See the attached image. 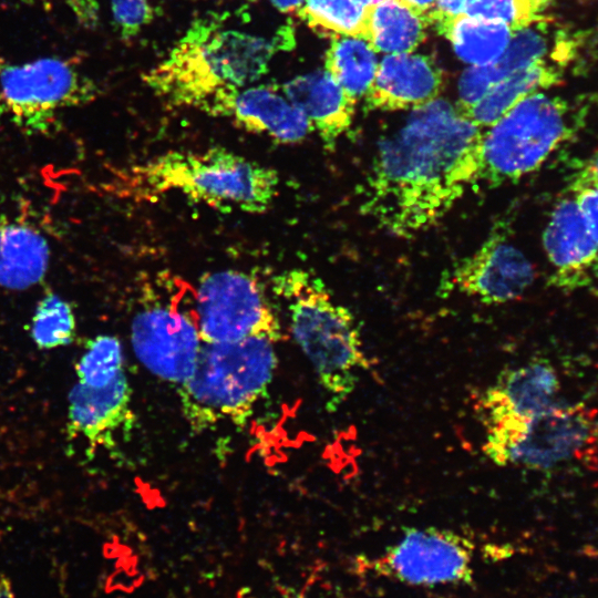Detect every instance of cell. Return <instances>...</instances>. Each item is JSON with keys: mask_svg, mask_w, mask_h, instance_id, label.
Instances as JSON below:
<instances>
[{"mask_svg": "<svg viewBox=\"0 0 598 598\" xmlns=\"http://www.w3.org/2000/svg\"><path fill=\"white\" fill-rule=\"evenodd\" d=\"M483 130L443 99L413 109L383 138L363 183L360 212L390 235L414 237L476 182Z\"/></svg>", "mask_w": 598, "mask_h": 598, "instance_id": "cell-1", "label": "cell"}, {"mask_svg": "<svg viewBox=\"0 0 598 598\" xmlns=\"http://www.w3.org/2000/svg\"><path fill=\"white\" fill-rule=\"evenodd\" d=\"M292 44L289 27L265 38L226 29L217 17L200 18L143 79L171 104L216 116L229 94L261 78L275 54Z\"/></svg>", "mask_w": 598, "mask_h": 598, "instance_id": "cell-2", "label": "cell"}, {"mask_svg": "<svg viewBox=\"0 0 598 598\" xmlns=\"http://www.w3.org/2000/svg\"><path fill=\"white\" fill-rule=\"evenodd\" d=\"M277 342L266 336L202 342L192 375L178 386L183 415L194 432L223 421L246 423L274 378Z\"/></svg>", "mask_w": 598, "mask_h": 598, "instance_id": "cell-3", "label": "cell"}, {"mask_svg": "<svg viewBox=\"0 0 598 598\" xmlns=\"http://www.w3.org/2000/svg\"><path fill=\"white\" fill-rule=\"evenodd\" d=\"M276 290L289 301L296 342L333 404H339L354 390L358 371L369 368L354 317L303 270L278 276Z\"/></svg>", "mask_w": 598, "mask_h": 598, "instance_id": "cell-4", "label": "cell"}, {"mask_svg": "<svg viewBox=\"0 0 598 598\" xmlns=\"http://www.w3.org/2000/svg\"><path fill=\"white\" fill-rule=\"evenodd\" d=\"M136 177L148 195L178 189L194 202L247 213L266 212L279 183L276 169L221 146L168 152L136 168Z\"/></svg>", "mask_w": 598, "mask_h": 598, "instance_id": "cell-5", "label": "cell"}, {"mask_svg": "<svg viewBox=\"0 0 598 598\" xmlns=\"http://www.w3.org/2000/svg\"><path fill=\"white\" fill-rule=\"evenodd\" d=\"M566 101L527 95L483 131L476 182L497 187L536 171L573 134Z\"/></svg>", "mask_w": 598, "mask_h": 598, "instance_id": "cell-6", "label": "cell"}, {"mask_svg": "<svg viewBox=\"0 0 598 598\" xmlns=\"http://www.w3.org/2000/svg\"><path fill=\"white\" fill-rule=\"evenodd\" d=\"M95 82L71 58L0 60V117L27 134H48L59 116L96 99Z\"/></svg>", "mask_w": 598, "mask_h": 598, "instance_id": "cell-7", "label": "cell"}, {"mask_svg": "<svg viewBox=\"0 0 598 598\" xmlns=\"http://www.w3.org/2000/svg\"><path fill=\"white\" fill-rule=\"evenodd\" d=\"M474 546L444 528H408L380 555L358 559L367 574L415 587L468 585L473 580Z\"/></svg>", "mask_w": 598, "mask_h": 598, "instance_id": "cell-8", "label": "cell"}, {"mask_svg": "<svg viewBox=\"0 0 598 598\" xmlns=\"http://www.w3.org/2000/svg\"><path fill=\"white\" fill-rule=\"evenodd\" d=\"M203 343L236 342L266 336L276 341L281 328L264 290L252 276L237 270L205 275L195 293Z\"/></svg>", "mask_w": 598, "mask_h": 598, "instance_id": "cell-9", "label": "cell"}, {"mask_svg": "<svg viewBox=\"0 0 598 598\" xmlns=\"http://www.w3.org/2000/svg\"><path fill=\"white\" fill-rule=\"evenodd\" d=\"M598 447V420L584 404L555 402L526 420L496 457L497 465L550 470L584 461Z\"/></svg>", "mask_w": 598, "mask_h": 598, "instance_id": "cell-10", "label": "cell"}, {"mask_svg": "<svg viewBox=\"0 0 598 598\" xmlns=\"http://www.w3.org/2000/svg\"><path fill=\"white\" fill-rule=\"evenodd\" d=\"M183 291L168 303L145 306L131 327L132 347L141 363L162 380L178 384L192 375L202 346L196 313L178 306Z\"/></svg>", "mask_w": 598, "mask_h": 598, "instance_id": "cell-11", "label": "cell"}, {"mask_svg": "<svg viewBox=\"0 0 598 598\" xmlns=\"http://www.w3.org/2000/svg\"><path fill=\"white\" fill-rule=\"evenodd\" d=\"M534 278L529 259L504 229H496L477 250L458 262L451 282L464 295L486 305H499L518 299Z\"/></svg>", "mask_w": 598, "mask_h": 598, "instance_id": "cell-12", "label": "cell"}, {"mask_svg": "<svg viewBox=\"0 0 598 598\" xmlns=\"http://www.w3.org/2000/svg\"><path fill=\"white\" fill-rule=\"evenodd\" d=\"M543 246L554 287L574 291L594 282L598 275V243L569 194L560 197L551 209L543 233Z\"/></svg>", "mask_w": 598, "mask_h": 598, "instance_id": "cell-13", "label": "cell"}, {"mask_svg": "<svg viewBox=\"0 0 598 598\" xmlns=\"http://www.w3.org/2000/svg\"><path fill=\"white\" fill-rule=\"evenodd\" d=\"M559 381L551 364L543 359L503 371L478 402L485 429L524 421L556 401Z\"/></svg>", "mask_w": 598, "mask_h": 598, "instance_id": "cell-14", "label": "cell"}, {"mask_svg": "<svg viewBox=\"0 0 598 598\" xmlns=\"http://www.w3.org/2000/svg\"><path fill=\"white\" fill-rule=\"evenodd\" d=\"M443 84V72L430 56L386 55L364 95L365 106L381 111L413 110L437 99Z\"/></svg>", "mask_w": 598, "mask_h": 598, "instance_id": "cell-15", "label": "cell"}, {"mask_svg": "<svg viewBox=\"0 0 598 598\" xmlns=\"http://www.w3.org/2000/svg\"><path fill=\"white\" fill-rule=\"evenodd\" d=\"M221 116L230 117L240 128L265 134L282 144L302 142L313 126L276 85H257L237 90Z\"/></svg>", "mask_w": 598, "mask_h": 598, "instance_id": "cell-16", "label": "cell"}, {"mask_svg": "<svg viewBox=\"0 0 598 598\" xmlns=\"http://www.w3.org/2000/svg\"><path fill=\"white\" fill-rule=\"evenodd\" d=\"M131 395L125 371L103 388L76 383L69 393L68 431L92 448L113 445V434L131 417Z\"/></svg>", "mask_w": 598, "mask_h": 598, "instance_id": "cell-17", "label": "cell"}, {"mask_svg": "<svg viewBox=\"0 0 598 598\" xmlns=\"http://www.w3.org/2000/svg\"><path fill=\"white\" fill-rule=\"evenodd\" d=\"M281 91L306 114L326 150L333 151L339 137L351 126L357 102L327 70L297 76L282 84Z\"/></svg>", "mask_w": 598, "mask_h": 598, "instance_id": "cell-18", "label": "cell"}, {"mask_svg": "<svg viewBox=\"0 0 598 598\" xmlns=\"http://www.w3.org/2000/svg\"><path fill=\"white\" fill-rule=\"evenodd\" d=\"M50 246L34 227L20 221L0 223V287L25 290L48 271Z\"/></svg>", "mask_w": 598, "mask_h": 598, "instance_id": "cell-19", "label": "cell"}, {"mask_svg": "<svg viewBox=\"0 0 598 598\" xmlns=\"http://www.w3.org/2000/svg\"><path fill=\"white\" fill-rule=\"evenodd\" d=\"M430 24L446 37L464 62L488 65L496 62L507 49L513 30L505 23L460 14L431 16Z\"/></svg>", "mask_w": 598, "mask_h": 598, "instance_id": "cell-20", "label": "cell"}, {"mask_svg": "<svg viewBox=\"0 0 598 598\" xmlns=\"http://www.w3.org/2000/svg\"><path fill=\"white\" fill-rule=\"evenodd\" d=\"M561 75L559 64L537 62L497 82L461 115L482 128L488 127L527 95L558 84Z\"/></svg>", "mask_w": 598, "mask_h": 598, "instance_id": "cell-21", "label": "cell"}, {"mask_svg": "<svg viewBox=\"0 0 598 598\" xmlns=\"http://www.w3.org/2000/svg\"><path fill=\"white\" fill-rule=\"evenodd\" d=\"M426 17L399 0L370 7L367 41L375 52L410 53L426 38Z\"/></svg>", "mask_w": 598, "mask_h": 598, "instance_id": "cell-22", "label": "cell"}, {"mask_svg": "<svg viewBox=\"0 0 598 598\" xmlns=\"http://www.w3.org/2000/svg\"><path fill=\"white\" fill-rule=\"evenodd\" d=\"M326 53V70L358 102L369 91L378 69L374 49L358 37L342 35L331 39Z\"/></svg>", "mask_w": 598, "mask_h": 598, "instance_id": "cell-23", "label": "cell"}, {"mask_svg": "<svg viewBox=\"0 0 598 598\" xmlns=\"http://www.w3.org/2000/svg\"><path fill=\"white\" fill-rule=\"evenodd\" d=\"M370 7L354 0H305L297 14L320 37L367 40Z\"/></svg>", "mask_w": 598, "mask_h": 598, "instance_id": "cell-24", "label": "cell"}, {"mask_svg": "<svg viewBox=\"0 0 598 598\" xmlns=\"http://www.w3.org/2000/svg\"><path fill=\"white\" fill-rule=\"evenodd\" d=\"M549 21L543 19L513 31L509 44L503 55L496 62L485 65L493 86L516 71L546 61L545 56L550 51H556L567 43V41L559 40L551 47L549 44Z\"/></svg>", "mask_w": 598, "mask_h": 598, "instance_id": "cell-25", "label": "cell"}, {"mask_svg": "<svg viewBox=\"0 0 598 598\" xmlns=\"http://www.w3.org/2000/svg\"><path fill=\"white\" fill-rule=\"evenodd\" d=\"M75 327L70 302L54 292H48L35 307L30 334L38 348L50 350L70 344L75 337Z\"/></svg>", "mask_w": 598, "mask_h": 598, "instance_id": "cell-26", "label": "cell"}, {"mask_svg": "<svg viewBox=\"0 0 598 598\" xmlns=\"http://www.w3.org/2000/svg\"><path fill=\"white\" fill-rule=\"evenodd\" d=\"M123 363L120 340L114 336H97L87 342L76 364L78 381L90 388H103L124 371Z\"/></svg>", "mask_w": 598, "mask_h": 598, "instance_id": "cell-27", "label": "cell"}, {"mask_svg": "<svg viewBox=\"0 0 598 598\" xmlns=\"http://www.w3.org/2000/svg\"><path fill=\"white\" fill-rule=\"evenodd\" d=\"M553 0H468L464 14L507 24L513 31L546 19Z\"/></svg>", "mask_w": 598, "mask_h": 598, "instance_id": "cell-28", "label": "cell"}, {"mask_svg": "<svg viewBox=\"0 0 598 598\" xmlns=\"http://www.w3.org/2000/svg\"><path fill=\"white\" fill-rule=\"evenodd\" d=\"M156 0H111L113 21L120 37L135 38L154 18Z\"/></svg>", "mask_w": 598, "mask_h": 598, "instance_id": "cell-29", "label": "cell"}, {"mask_svg": "<svg viewBox=\"0 0 598 598\" xmlns=\"http://www.w3.org/2000/svg\"><path fill=\"white\" fill-rule=\"evenodd\" d=\"M567 194L574 199L588 230L598 243V183L578 169L570 178Z\"/></svg>", "mask_w": 598, "mask_h": 598, "instance_id": "cell-30", "label": "cell"}, {"mask_svg": "<svg viewBox=\"0 0 598 598\" xmlns=\"http://www.w3.org/2000/svg\"><path fill=\"white\" fill-rule=\"evenodd\" d=\"M55 1V0H45ZM64 4L84 27H93L97 20L99 4L96 0H56Z\"/></svg>", "mask_w": 598, "mask_h": 598, "instance_id": "cell-31", "label": "cell"}, {"mask_svg": "<svg viewBox=\"0 0 598 598\" xmlns=\"http://www.w3.org/2000/svg\"><path fill=\"white\" fill-rule=\"evenodd\" d=\"M468 0H436L435 8L429 13L431 16L455 17L464 13ZM430 22V21H429Z\"/></svg>", "mask_w": 598, "mask_h": 598, "instance_id": "cell-32", "label": "cell"}, {"mask_svg": "<svg viewBox=\"0 0 598 598\" xmlns=\"http://www.w3.org/2000/svg\"><path fill=\"white\" fill-rule=\"evenodd\" d=\"M399 1L411 7L417 12L424 14L426 19H427L429 13L435 8V2H436V0H399Z\"/></svg>", "mask_w": 598, "mask_h": 598, "instance_id": "cell-33", "label": "cell"}, {"mask_svg": "<svg viewBox=\"0 0 598 598\" xmlns=\"http://www.w3.org/2000/svg\"><path fill=\"white\" fill-rule=\"evenodd\" d=\"M580 171L598 183V150L585 162Z\"/></svg>", "mask_w": 598, "mask_h": 598, "instance_id": "cell-34", "label": "cell"}, {"mask_svg": "<svg viewBox=\"0 0 598 598\" xmlns=\"http://www.w3.org/2000/svg\"><path fill=\"white\" fill-rule=\"evenodd\" d=\"M279 11L292 13L300 9L305 0H269Z\"/></svg>", "mask_w": 598, "mask_h": 598, "instance_id": "cell-35", "label": "cell"}, {"mask_svg": "<svg viewBox=\"0 0 598 598\" xmlns=\"http://www.w3.org/2000/svg\"><path fill=\"white\" fill-rule=\"evenodd\" d=\"M0 598H16L10 580L0 575Z\"/></svg>", "mask_w": 598, "mask_h": 598, "instance_id": "cell-36", "label": "cell"}, {"mask_svg": "<svg viewBox=\"0 0 598 598\" xmlns=\"http://www.w3.org/2000/svg\"><path fill=\"white\" fill-rule=\"evenodd\" d=\"M283 598H308V596L303 592H296L292 590L291 592L286 594Z\"/></svg>", "mask_w": 598, "mask_h": 598, "instance_id": "cell-37", "label": "cell"}, {"mask_svg": "<svg viewBox=\"0 0 598 598\" xmlns=\"http://www.w3.org/2000/svg\"><path fill=\"white\" fill-rule=\"evenodd\" d=\"M354 1L361 3L362 6L370 7V6L378 4L384 0H354Z\"/></svg>", "mask_w": 598, "mask_h": 598, "instance_id": "cell-38", "label": "cell"}]
</instances>
